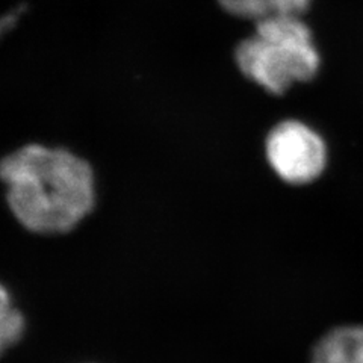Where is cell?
I'll return each mask as SVG.
<instances>
[{"instance_id": "cell-1", "label": "cell", "mask_w": 363, "mask_h": 363, "mask_svg": "<svg viewBox=\"0 0 363 363\" xmlns=\"http://www.w3.org/2000/svg\"><path fill=\"white\" fill-rule=\"evenodd\" d=\"M0 180L16 220L38 235L73 230L96 204L93 168L60 147L29 144L6 155Z\"/></svg>"}, {"instance_id": "cell-2", "label": "cell", "mask_w": 363, "mask_h": 363, "mask_svg": "<svg viewBox=\"0 0 363 363\" xmlns=\"http://www.w3.org/2000/svg\"><path fill=\"white\" fill-rule=\"evenodd\" d=\"M235 60L245 77L276 96L295 82L311 81L320 68L312 33L297 16L257 21L255 35L236 48Z\"/></svg>"}, {"instance_id": "cell-3", "label": "cell", "mask_w": 363, "mask_h": 363, "mask_svg": "<svg viewBox=\"0 0 363 363\" xmlns=\"http://www.w3.org/2000/svg\"><path fill=\"white\" fill-rule=\"evenodd\" d=\"M265 150L274 173L294 185L309 184L320 177L327 162L321 136L297 120L279 123L267 136Z\"/></svg>"}, {"instance_id": "cell-4", "label": "cell", "mask_w": 363, "mask_h": 363, "mask_svg": "<svg viewBox=\"0 0 363 363\" xmlns=\"http://www.w3.org/2000/svg\"><path fill=\"white\" fill-rule=\"evenodd\" d=\"M312 363H363V325L328 332L313 348Z\"/></svg>"}, {"instance_id": "cell-5", "label": "cell", "mask_w": 363, "mask_h": 363, "mask_svg": "<svg viewBox=\"0 0 363 363\" xmlns=\"http://www.w3.org/2000/svg\"><path fill=\"white\" fill-rule=\"evenodd\" d=\"M25 318L14 306L8 289L0 285V356L21 339Z\"/></svg>"}, {"instance_id": "cell-6", "label": "cell", "mask_w": 363, "mask_h": 363, "mask_svg": "<svg viewBox=\"0 0 363 363\" xmlns=\"http://www.w3.org/2000/svg\"><path fill=\"white\" fill-rule=\"evenodd\" d=\"M218 2L227 13L241 18L260 21L274 16L269 0H218Z\"/></svg>"}, {"instance_id": "cell-7", "label": "cell", "mask_w": 363, "mask_h": 363, "mask_svg": "<svg viewBox=\"0 0 363 363\" xmlns=\"http://www.w3.org/2000/svg\"><path fill=\"white\" fill-rule=\"evenodd\" d=\"M272 13L281 16H297L303 14L309 8L312 0H269Z\"/></svg>"}, {"instance_id": "cell-8", "label": "cell", "mask_w": 363, "mask_h": 363, "mask_svg": "<svg viewBox=\"0 0 363 363\" xmlns=\"http://www.w3.org/2000/svg\"><path fill=\"white\" fill-rule=\"evenodd\" d=\"M21 14H23V8H17L0 17V40L6 35L9 30H13L16 28Z\"/></svg>"}]
</instances>
